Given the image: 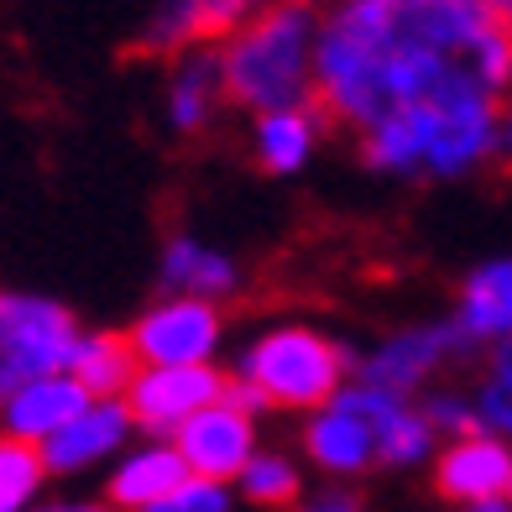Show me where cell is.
Masks as SVG:
<instances>
[{
  "mask_svg": "<svg viewBox=\"0 0 512 512\" xmlns=\"http://www.w3.org/2000/svg\"><path fill=\"white\" fill-rule=\"evenodd\" d=\"M293 512H366V502L351 492V486H319V492H309Z\"/></svg>",
  "mask_w": 512,
  "mask_h": 512,
  "instance_id": "26",
  "label": "cell"
},
{
  "mask_svg": "<svg viewBox=\"0 0 512 512\" xmlns=\"http://www.w3.org/2000/svg\"><path fill=\"white\" fill-rule=\"evenodd\" d=\"M236 486H225V481H204V476H189L183 486H173L168 497H162L157 507L147 512H236Z\"/></svg>",
  "mask_w": 512,
  "mask_h": 512,
  "instance_id": "24",
  "label": "cell"
},
{
  "mask_svg": "<svg viewBox=\"0 0 512 512\" xmlns=\"http://www.w3.org/2000/svg\"><path fill=\"white\" fill-rule=\"evenodd\" d=\"M481 6L492 11V16L502 21V27H512V0H481Z\"/></svg>",
  "mask_w": 512,
  "mask_h": 512,
  "instance_id": "31",
  "label": "cell"
},
{
  "mask_svg": "<svg viewBox=\"0 0 512 512\" xmlns=\"http://www.w3.org/2000/svg\"><path fill=\"white\" fill-rule=\"evenodd\" d=\"M131 345L142 366H220L225 351V309L204 298L162 293L131 319Z\"/></svg>",
  "mask_w": 512,
  "mask_h": 512,
  "instance_id": "6",
  "label": "cell"
},
{
  "mask_svg": "<svg viewBox=\"0 0 512 512\" xmlns=\"http://www.w3.org/2000/svg\"><path fill=\"white\" fill-rule=\"evenodd\" d=\"M225 79L215 48H194L168 58V79H162V121L173 136H204L225 110Z\"/></svg>",
  "mask_w": 512,
  "mask_h": 512,
  "instance_id": "15",
  "label": "cell"
},
{
  "mask_svg": "<svg viewBox=\"0 0 512 512\" xmlns=\"http://www.w3.org/2000/svg\"><path fill=\"white\" fill-rule=\"evenodd\" d=\"M16 382H21V377H16V371H11L6 361H0V403H6V398H11V387H16Z\"/></svg>",
  "mask_w": 512,
  "mask_h": 512,
  "instance_id": "33",
  "label": "cell"
},
{
  "mask_svg": "<svg viewBox=\"0 0 512 512\" xmlns=\"http://www.w3.org/2000/svg\"><path fill=\"white\" fill-rule=\"evenodd\" d=\"M497 157L512 162V100L502 105V131H497Z\"/></svg>",
  "mask_w": 512,
  "mask_h": 512,
  "instance_id": "30",
  "label": "cell"
},
{
  "mask_svg": "<svg viewBox=\"0 0 512 512\" xmlns=\"http://www.w3.org/2000/svg\"><path fill=\"white\" fill-rule=\"evenodd\" d=\"M37 512H115L105 497H58V502H37Z\"/></svg>",
  "mask_w": 512,
  "mask_h": 512,
  "instance_id": "28",
  "label": "cell"
},
{
  "mask_svg": "<svg viewBox=\"0 0 512 512\" xmlns=\"http://www.w3.org/2000/svg\"><path fill=\"white\" fill-rule=\"evenodd\" d=\"M157 283H162V293L204 298V304H220L225 309L230 298L246 288V267L225 246L178 230V236H168V241H162V251H157Z\"/></svg>",
  "mask_w": 512,
  "mask_h": 512,
  "instance_id": "13",
  "label": "cell"
},
{
  "mask_svg": "<svg viewBox=\"0 0 512 512\" xmlns=\"http://www.w3.org/2000/svg\"><path fill=\"white\" fill-rule=\"evenodd\" d=\"M324 131H330V115L314 100L251 115V157L267 178H298V173H309V162L319 157Z\"/></svg>",
  "mask_w": 512,
  "mask_h": 512,
  "instance_id": "16",
  "label": "cell"
},
{
  "mask_svg": "<svg viewBox=\"0 0 512 512\" xmlns=\"http://www.w3.org/2000/svg\"><path fill=\"white\" fill-rule=\"evenodd\" d=\"M173 445H178L183 465H189V476L236 486V476L251 465V455L262 450V429H256L251 413H241L236 403L220 398L204 413H194L189 424L173 434Z\"/></svg>",
  "mask_w": 512,
  "mask_h": 512,
  "instance_id": "10",
  "label": "cell"
},
{
  "mask_svg": "<svg viewBox=\"0 0 512 512\" xmlns=\"http://www.w3.org/2000/svg\"><path fill=\"white\" fill-rule=\"evenodd\" d=\"M42 481H48V460L37 445L0 434V512H37Z\"/></svg>",
  "mask_w": 512,
  "mask_h": 512,
  "instance_id": "21",
  "label": "cell"
},
{
  "mask_svg": "<svg viewBox=\"0 0 512 512\" xmlns=\"http://www.w3.org/2000/svg\"><path fill=\"white\" fill-rule=\"evenodd\" d=\"M434 455H439V434H434V424L424 418V408L408 403L387 424L382 445H377V460L392 465V471H413V465H434Z\"/></svg>",
  "mask_w": 512,
  "mask_h": 512,
  "instance_id": "22",
  "label": "cell"
},
{
  "mask_svg": "<svg viewBox=\"0 0 512 512\" xmlns=\"http://www.w3.org/2000/svg\"><path fill=\"white\" fill-rule=\"evenodd\" d=\"M460 512H512V497H492V502H476V507H460Z\"/></svg>",
  "mask_w": 512,
  "mask_h": 512,
  "instance_id": "32",
  "label": "cell"
},
{
  "mask_svg": "<svg viewBox=\"0 0 512 512\" xmlns=\"http://www.w3.org/2000/svg\"><path fill=\"white\" fill-rule=\"evenodd\" d=\"M507 497H512V492H507Z\"/></svg>",
  "mask_w": 512,
  "mask_h": 512,
  "instance_id": "34",
  "label": "cell"
},
{
  "mask_svg": "<svg viewBox=\"0 0 512 512\" xmlns=\"http://www.w3.org/2000/svg\"><path fill=\"white\" fill-rule=\"evenodd\" d=\"M215 58L225 100L246 115L309 105L319 68V6L314 0H272L236 37L220 42Z\"/></svg>",
  "mask_w": 512,
  "mask_h": 512,
  "instance_id": "2",
  "label": "cell"
},
{
  "mask_svg": "<svg viewBox=\"0 0 512 512\" xmlns=\"http://www.w3.org/2000/svg\"><path fill=\"white\" fill-rule=\"evenodd\" d=\"M236 497L251 502V507H262V512H293L298 502L309 497V465H304V455L262 445L251 455L246 471L236 476Z\"/></svg>",
  "mask_w": 512,
  "mask_h": 512,
  "instance_id": "20",
  "label": "cell"
},
{
  "mask_svg": "<svg viewBox=\"0 0 512 512\" xmlns=\"http://www.w3.org/2000/svg\"><path fill=\"white\" fill-rule=\"evenodd\" d=\"M136 434H142V429H136L126 398H95L58 439L42 445V460H48V476L110 471V465L136 445Z\"/></svg>",
  "mask_w": 512,
  "mask_h": 512,
  "instance_id": "11",
  "label": "cell"
},
{
  "mask_svg": "<svg viewBox=\"0 0 512 512\" xmlns=\"http://www.w3.org/2000/svg\"><path fill=\"white\" fill-rule=\"evenodd\" d=\"M424 418L434 424V434L445 439H460V434H476L481 418H476V392H455V387H439V392H424Z\"/></svg>",
  "mask_w": 512,
  "mask_h": 512,
  "instance_id": "23",
  "label": "cell"
},
{
  "mask_svg": "<svg viewBox=\"0 0 512 512\" xmlns=\"http://www.w3.org/2000/svg\"><path fill=\"white\" fill-rule=\"evenodd\" d=\"M455 324L471 345H497L512 335V256H492V262L471 267L455 298Z\"/></svg>",
  "mask_w": 512,
  "mask_h": 512,
  "instance_id": "18",
  "label": "cell"
},
{
  "mask_svg": "<svg viewBox=\"0 0 512 512\" xmlns=\"http://www.w3.org/2000/svg\"><path fill=\"white\" fill-rule=\"evenodd\" d=\"M465 330L455 319H424V324H403V330L382 335L371 351L356 361V377L371 387H387L398 398H413L434 382L439 366H450L455 356H465Z\"/></svg>",
  "mask_w": 512,
  "mask_h": 512,
  "instance_id": "7",
  "label": "cell"
},
{
  "mask_svg": "<svg viewBox=\"0 0 512 512\" xmlns=\"http://www.w3.org/2000/svg\"><path fill=\"white\" fill-rule=\"evenodd\" d=\"M434 492L455 502V507H476V502H492V497H507L512 492V445L497 434H460V439H445L434 455Z\"/></svg>",
  "mask_w": 512,
  "mask_h": 512,
  "instance_id": "12",
  "label": "cell"
},
{
  "mask_svg": "<svg viewBox=\"0 0 512 512\" xmlns=\"http://www.w3.org/2000/svg\"><path fill=\"white\" fill-rule=\"evenodd\" d=\"M486 377H497V382H512V335L492 345V371Z\"/></svg>",
  "mask_w": 512,
  "mask_h": 512,
  "instance_id": "29",
  "label": "cell"
},
{
  "mask_svg": "<svg viewBox=\"0 0 512 512\" xmlns=\"http://www.w3.org/2000/svg\"><path fill=\"white\" fill-rule=\"evenodd\" d=\"M225 382L230 377L220 366H142V377L126 392V408L147 439H173L194 413L225 398Z\"/></svg>",
  "mask_w": 512,
  "mask_h": 512,
  "instance_id": "8",
  "label": "cell"
},
{
  "mask_svg": "<svg viewBox=\"0 0 512 512\" xmlns=\"http://www.w3.org/2000/svg\"><path fill=\"white\" fill-rule=\"evenodd\" d=\"M476 418H481L486 434H497V439H507V445H512V382L486 377L476 387Z\"/></svg>",
  "mask_w": 512,
  "mask_h": 512,
  "instance_id": "25",
  "label": "cell"
},
{
  "mask_svg": "<svg viewBox=\"0 0 512 512\" xmlns=\"http://www.w3.org/2000/svg\"><path fill=\"white\" fill-rule=\"evenodd\" d=\"M183 481H189V465H183L173 439H136L105 471V502L115 512H147Z\"/></svg>",
  "mask_w": 512,
  "mask_h": 512,
  "instance_id": "17",
  "label": "cell"
},
{
  "mask_svg": "<svg viewBox=\"0 0 512 512\" xmlns=\"http://www.w3.org/2000/svg\"><path fill=\"white\" fill-rule=\"evenodd\" d=\"M68 377L89 398H126L131 382L142 377V356H136L131 335H121V330H84L74 361H68Z\"/></svg>",
  "mask_w": 512,
  "mask_h": 512,
  "instance_id": "19",
  "label": "cell"
},
{
  "mask_svg": "<svg viewBox=\"0 0 512 512\" xmlns=\"http://www.w3.org/2000/svg\"><path fill=\"white\" fill-rule=\"evenodd\" d=\"M272 0H147L142 16V48L157 58H178L194 48H220L236 37L251 16H262Z\"/></svg>",
  "mask_w": 512,
  "mask_h": 512,
  "instance_id": "9",
  "label": "cell"
},
{
  "mask_svg": "<svg viewBox=\"0 0 512 512\" xmlns=\"http://www.w3.org/2000/svg\"><path fill=\"white\" fill-rule=\"evenodd\" d=\"M413 398H398L387 387H371L361 377H351L319 413L304 418V434H298V455H304L309 471H319L330 486H351L356 476H366L377 460V445L387 424L408 408Z\"/></svg>",
  "mask_w": 512,
  "mask_h": 512,
  "instance_id": "4",
  "label": "cell"
},
{
  "mask_svg": "<svg viewBox=\"0 0 512 512\" xmlns=\"http://www.w3.org/2000/svg\"><path fill=\"white\" fill-rule=\"evenodd\" d=\"M230 377L251 382L277 413H319L335 392L356 377V356L309 319L262 324L241 351Z\"/></svg>",
  "mask_w": 512,
  "mask_h": 512,
  "instance_id": "3",
  "label": "cell"
},
{
  "mask_svg": "<svg viewBox=\"0 0 512 512\" xmlns=\"http://www.w3.org/2000/svg\"><path fill=\"white\" fill-rule=\"evenodd\" d=\"M512 100V27L481 0H330L319 11L314 105L345 131L408 110Z\"/></svg>",
  "mask_w": 512,
  "mask_h": 512,
  "instance_id": "1",
  "label": "cell"
},
{
  "mask_svg": "<svg viewBox=\"0 0 512 512\" xmlns=\"http://www.w3.org/2000/svg\"><path fill=\"white\" fill-rule=\"evenodd\" d=\"M79 340H84V324L63 298L37 288H0V361L16 377L68 371Z\"/></svg>",
  "mask_w": 512,
  "mask_h": 512,
  "instance_id": "5",
  "label": "cell"
},
{
  "mask_svg": "<svg viewBox=\"0 0 512 512\" xmlns=\"http://www.w3.org/2000/svg\"><path fill=\"white\" fill-rule=\"evenodd\" d=\"M95 403L89 392L68 377V371H42V377H21L11 398L0 403V434L21 439V445H48L58 439L74 418Z\"/></svg>",
  "mask_w": 512,
  "mask_h": 512,
  "instance_id": "14",
  "label": "cell"
},
{
  "mask_svg": "<svg viewBox=\"0 0 512 512\" xmlns=\"http://www.w3.org/2000/svg\"><path fill=\"white\" fill-rule=\"evenodd\" d=\"M225 403H236L241 413H251V418H262V413H272L267 408V398H262V392H256L251 382H241V377H230L225 382Z\"/></svg>",
  "mask_w": 512,
  "mask_h": 512,
  "instance_id": "27",
  "label": "cell"
}]
</instances>
